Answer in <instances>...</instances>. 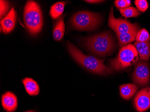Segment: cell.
Listing matches in <instances>:
<instances>
[{
    "label": "cell",
    "instance_id": "44dd1931",
    "mask_svg": "<svg viewBox=\"0 0 150 112\" xmlns=\"http://www.w3.org/2000/svg\"><path fill=\"white\" fill-rule=\"evenodd\" d=\"M1 18H2V17L4 16L6 13L7 12V11L9 10V4L7 1H1Z\"/></svg>",
    "mask_w": 150,
    "mask_h": 112
},
{
    "label": "cell",
    "instance_id": "5bb4252c",
    "mask_svg": "<svg viewBox=\"0 0 150 112\" xmlns=\"http://www.w3.org/2000/svg\"><path fill=\"white\" fill-rule=\"evenodd\" d=\"M27 93L32 96H37L39 93L40 88L38 82L29 78H26L22 80Z\"/></svg>",
    "mask_w": 150,
    "mask_h": 112
},
{
    "label": "cell",
    "instance_id": "277c9868",
    "mask_svg": "<svg viewBox=\"0 0 150 112\" xmlns=\"http://www.w3.org/2000/svg\"><path fill=\"white\" fill-rule=\"evenodd\" d=\"M138 60L139 54L135 47L129 44L120 49L117 57L110 60L109 64L112 70L120 71L135 63Z\"/></svg>",
    "mask_w": 150,
    "mask_h": 112
},
{
    "label": "cell",
    "instance_id": "7a4b0ae2",
    "mask_svg": "<svg viewBox=\"0 0 150 112\" xmlns=\"http://www.w3.org/2000/svg\"><path fill=\"white\" fill-rule=\"evenodd\" d=\"M23 19L27 29L32 35H36L42 30L43 18L40 7L37 2L27 1L24 7Z\"/></svg>",
    "mask_w": 150,
    "mask_h": 112
},
{
    "label": "cell",
    "instance_id": "7c38bea8",
    "mask_svg": "<svg viewBox=\"0 0 150 112\" xmlns=\"http://www.w3.org/2000/svg\"><path fill=\"white\" fill-rule=\"evenodd\" d=\"M134 45L140 60L148 61L150 57V41L144 42H135Z\"/></svg>",
    "mask_w": 150,
    "mask_h": 112
},
{
    "label": "cell",
    "instance_id": "ffe728a7",
    "mask_svg": "<svg viewBox=\"0 0 150 112\" xmlns=\"http://www.w3.org/2000/svg\"><path fill=\"white\" fill-rule=\"evenodd\" d=\"M115 5L117 8L120 10L129 7L131 3L130 1L128 0H117L115 1Z\"/></svg>",
    "mask_w": 150,
    "mask_h": 112
},
{
    "label": "cell",
    "instance_id": "4fadbf2b",
    "mask_svg": "<svg viewBox=\"0 0 150 112\" xmlns=\"http://www.w3.org/2000/svg\"><path fill=\"white\" fill-rule=\"evenodd\" d=\"M120 96L125 100L130 99L138 90V87L136 85L128 83L122 85L119 87Z\"/></svg>",
    "mask_w": 150,
    "mask_h": 112
},
{
    "label": "cell",
    "instance_id": "ac0fdd59",
    "mask_svg": "<svg viewBox=\"0 0 150 112\" xmlns=\"http://www.w3.org/2000/svg\"><path fill=\"white\" fill-rule=\"evenodd\" d=\"M136 42H144L150 41V36L149 32L146 29H142L139 31L136 37Z\"/></svg>",
    "mask_w": 150,
    "mask_h": 112
},
{
    "label": "cell",
    "instance_id": "9a60e30c",
    "mask_svg": "<svg viewBox=\"0 0 150 112\" xmlns=\"http://www.w3.org/2000/svg\"><path fill=\"white\" fill-rule=\"evenodd\" d=\"M64 33L65 24L64 17H61L58 19L54 27L53 32V38L56 41H60L64 37Z\"/></svg>",
    "mask_w": 150,
    "mask_h": 112
},
{
    "label": "cell",
    "instance_id": "7402d4cb",
    "mask_svg": "<svg viewBox=\"0 0 150 112\" xmlns=\"http://www.w3.org/2000/svg\"><path fill=\"white\" fill-rule=\"evenodd\" d=\"M85 1L91 3H97L102 2V1H98V0H92V1H91V0H86V1Z\"/></svg>",
    "mask_w": 150,
    "mask_h": 112
},
{
    "label": "cell",
    "instance_id": "8992f818",
    "mask_svg": "<svg viewBox=\"0 0 150 112\" xmlns=\"http://www.w3.org/2000/svg\"><path fill=\"white\" fill-rule=\"evenodd\" d=\"M133 79L137 85L141 86L148 85L150 80V70L147 62L142 60L136 62Z\"/></svg>",
    "mask_w": 150,
    "mask_h": 112
},
{
    "label": "cell",
    "instance_id": "8fae6325",
    "mask_svg": "<svg viewBox=\"0 0 150 112\" xmlns=\"http://www.w3.org/2000/svg\"><path fill=\"white\" fill-rule=\"evenodd\" d=\"M139 26H137L130 32L123 34H117L120 47L127 45L129 43L134 41L137 33L139 31Z\"/></svg>",
    "mask_w": 150,
    "mask_h": 112
},
{
    "label": "cell",
    "instance_id": "603a6c76",
    "mask_svg": "<svg viewBox=\"0 0 150 112\" xmlns=\"http://www.w3.org/2000/svg\"><path fill=\"white\" fill-rule=\"evenodd\" d=\"M34 112V111H27V112Z\"/></svg>",
    "mask_w": 150,
    "mask_h": 112
},
{
    "label": "cell",
    "instance_id": "52a82bcc",
    "mask_svg": "<svg viewBox=\"0 0 150 112\" xmlns=\"http://www.w3.org/2000/svg\"><path fill=\"white\" fill-rule=\"evenodd\" d=\"M108 26L117 34L130 32L138 25L136 23L132 24L125 19L115 18L114 15L113 7H112L109 16Z\"/></svg>",
    "mask_w": 150,
    "mask_h": 112
},
{
    "label": "cell",
    "instance_id": "2e32d148",
    "mask_svg": "<svg viewBox=\"0 0 150 112\" xmlns=\"http://www.w3.org/2000/svg\"><path fill=\"white\" fill-rule=\"evenodd\" d=\"M66 4L65 2H58L51 6L50 15L52 19L55 20L61 15L64 10Z\"/></svg>",
    "mask_w": 150,
    "mask_h": 112
},
{
    "label": "cell",
    "instance_id": "5b68a950",
    "mask_svg": "<svg viewBox=\"0 0 150 112\" xmlns=\"http://www.w3.org/2000/svg\"><path fill=\"white\" fill-rule=\"evenodd\" d=\"M99 13L89 11H81L73 15L71 24L76 29L81 31H90L96 27L101 22Z\"/></svg>",
    "mask_w": 150,
    "mask_h": 112
},
{
    "label": "cell",
    "instance_id": "ba28073f",
    "mask_svg": "<svg viewBox=\"0 0 150 112\" xmlns=\"http://www.w3.org/2000/svg\"><path fill=\"white\" fill-rule=\"evenodd\" d=\"M136 109L139 112H144L150 108V86L142 89L134 100Z\"/></svg>",
    "mask_w": 150,
    "mask_h": 112
},
{
    "label": "cell",
    "instance_id": "30bf717a",
    "mask_svg": "<svg viewBox=\"0 0 150 112\" xmlns=\"http://www.w3.org/2000/svg\"><path fill=\"white\" fill-rule=\"evenodd\" d=\"M1 104L6 111L13 112L18 107L17 98L12 92H7L1 97Z\"/></svg>",
    "mask_w": 150,
    "mask_h": 112
},
{
    "label": "cell",
    "instance_id": "3957f363",
    "mask_svg": "<svg viewBox=\"0 0 150 112\" xmlns=\"http://www.w3.org/2000/svg\"><path fill=\"white\" fill-rule=\"evenodd\" d=\"M114 45L113 39L108 32L102 33L86 39V45L90 52L101 57L110 54Z\"/></svg>",
    "mask_w": 150,
    "mask_h": 112
},
{
    "label": "cell",
    "instance_id": "e0dca14e",
    "mask_svg": "<svg viewBox=\"0 0 150 112\" xmlns=\"http://www.w3.org/2000/svg\"><path fill=\"white\" fill-rule=\"evenodd\" d=\"M122 16L125 18L130 17H136L140 15L139 10L133 7H129L125 9L119 10Z\"/></svg>",
    "mask_w": 150,
    "mask_h": 112
},
{
    "label": "cell",
    "instance_id": "6da1fadb",
    "mask_svg": "<svg viewBox=\"0 0 150 112\" xmlns=\"http://www.w3.org/2000/svg\"><path fill=\"white\" fill-rule=\"evenodd\" d=\"M67 48L74 60L91 72L101 75H108L112 73V69L104 64V60L84 54L69 42L67 43Z\"/></svg>",
    "mask_w": 150,
    "mask_h": 112
},
{
    "label": "cell",
    "instance_id": "9c48e42d",
    "mask_svg": "<svg viewBox=\"0 0 150 112\" xmlns=\"http://www.w3.org/2000/svg\"><path fill=\"white\" fill-rule=\"evenodd\" d=\"M16 12L13 8L11 9L8 14L1 20V25L4 33L8 34L11 32L16 26Z\"/></svg>",
    "mask_w": 150,
    "mask_h": 112
},
{
    "label": "cell",
    "instance_id": "d6986e66",
    "mask_svg": "<svg viewBox=\"0 0 150 112\" xmlns=\"http://www.w3.org/2000/svg\"><path fill=\"white\" fill-rule=\"evenodd\" d=\"M134 2L138 10L142 12H144L148 9V2L146 0H136Z\"/></svg>",
    "mask_w": 150,
    "mask_h": 112
}]
</instances>
